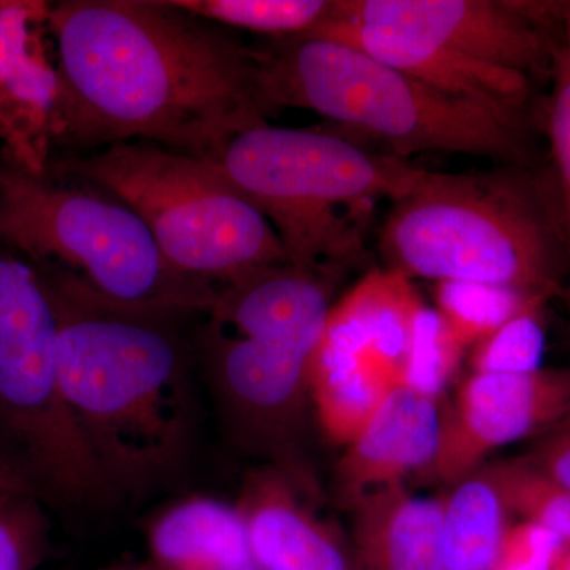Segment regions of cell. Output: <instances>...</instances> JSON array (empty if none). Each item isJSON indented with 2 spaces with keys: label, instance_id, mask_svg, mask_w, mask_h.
<instances>
[{
  "label": "cell",
  "instance_id": "1",
  "mask_svg": "<svg viewBox=\"0 0 570 570\" xmlns=\"http://www.w3.org/2000/svg\"><path fill=\"white\" fill-rule=\"evenodd\" d=\"M48 36L59 75L55 148L145 141L213 160L276 112L257 48L160 0H66Z\"/></svg>",
  "mask_w": 570,
  "mask_h": 570
},
{
  "label": "cell",
  "instance_id": "2",
  "mask_svg": "<svg viewBox=\"0 0 570 570\" xmlns=\"http://www.w3.org/2000/svg\"><path fill=\"white\" fill-rule=\"evenodd\" d=\"M32 266L55 313L62 395L94 463L119 502L170 489L197 442L194 337L208 309L118 305Z\"/></svg>",
  "mask_w": 570,
  "mask_h": 570
},
{
  "label": "cell",
  "instance_id": "3",
  "mask_svg": "<svg viewBox=\"0 0 570 570\" xmlns=\"http://www.w3.org/2000/svg\"><path fill=\"white\" fill-rule=\"evenodd\" d=\"M385 268L407 279L469 281L549 302L570 255L557 183L521 165L428 171L393 202L379 234Z\"/></svg>",
  "mask_w": 570,
  "mask_h": 570
},
{
  "label": "cell",
  "instance_id": "4",
  "mask_svg": "<svg viewBox=\"0 0 570 570\" xmlns=\"http://www.w3.org/2000/svg\"><path fill=\"white\" fill-rule=\"evenodd\" d=\"M273 111L299 108L326 129L407 160L423 153L468 154L502 165H530L523 124L438 91L341 41L292 37L257 48Z\"/></svg>",
  "mask_w": 570,
  "mask_h": 570
},
{
  "label": "cell",
  "instance_id": "5",
  "mask_svg": "<svg viewBox=\"0 0 570 570\" xmlns=\"http://www.w3.org/2000/svg\"><path fill=\"white\" fill-rule=\"evenodd\" d=\"M213 160L273 225L287 261L307 266L362 264V217L425 174L326 127L264 124L236 135Z\"/></svg>",
  "mask_w": 570,
  "mask_h": 570
},
{
  "label": "cell",
  "instance_id": "6",
  "mask_svg": "<svg viewBox=\"0 0 570 570\" xmlns=\"http://www.w3.org/2000/svg\"><path fill=\"white\" fill-rule=\"evenodd\" d=\"M0 246L118 305L200 313L219 291L176 272L129 206L51 170L0 164Z\"/></svg>",
  "mask_w": 570,
  "mask_h": 570
},
{
  "label": "cell",
  "instance_id": "7",
  "mask_svg": "<svg viewBox=\"0 0 570 570\" xmlns=\"http://www.w3.org/2000/svg\"><path fill=\"white\" fill-rule=\"evenodd\" d=\"M121 200L176 272L220 288L287 255L273 225L219 164L132 141L51 160Z\"/></svg>",
  "mask_w": 570,
  "mask_h": 570
},
{
  "label": "cell",
  "instance_id": "8",
  "mask_svg": "<svg viewBox=\"0 0 570 570\" xmlns=\"http://www.w3.org/2000/svg\"><path fill=\"white\" fill-rule=\"evenodd\" d=\"M0 456L41 502H119L71 419L56 366V318L28 261L0 246Z\"/></svg>",
  "mask_w": 570,
  "mask_h": 570
},
{
  "label": "cell",
  "instance_id": "9",
  "mask_svg": "<svg viewBox=\"0 0 570 570\" xmlns=\"http://www.w3.org/2000/svg\"><path fill=\"white\" fill-rule=\"evenodd\" d=\"M198 377L225 436L239 453L275 469L317 498L309 461L311 358L272 341L242 335L206 313L195 328Z\"/></svg>",
  "mask_w": 570,
  "mask_h": 570
},
{
  "label": "cell",
  "instance_id": "10",
  "mask_svg": "<svg viewBox=\"0 0 570 570\" xmlns=\"http://www.w3.org/2000/svg\"><path fill=\"white\" fill-rule=\"evenodd\" d=\"M569 415V370L472 373L461 385L455 404L445 409L436 459L419 478L453 485L478 471L494 450Z\"/></svg>",
  "mask_w": 570,
  "mask_h": 570
},
{
  "label": "cell",
  "instance_id": "11",
  "mask_svg": "<svg viewBox=\"0 0 570 570\" xmlns=\"http://www.w3.org/2000/svg\"><path fill=\"white\" fill-rule=\"evenodd\" d=\"M351 20L417 33L459 52L530 78L551 67L554 41L528 2L498 0H336Z\"/></svg>",
  "mask_w": 570,
  "mask_h": 570
},
{
  "label": "cell",
  "instance_id": "12",
  "mask_svg": "<svg viewBox=\"0 0 570 570\" xmlns=\"http://www.w3.org/2000/svg\"><path fill=\"white\" fill-rule=\"evenodd\" d=\"M50 9L40 0H0L3 163L39 176L50 168L58 132L59 75L47 47Z\"/></svg>",
  "mask_w": 570,
  "mask_h": 570
},
{
  "label": "cell",
  "instance_id": "13",
  "mask_svg": "<svg viewBox=\"0 0 570 570\" xmlns=\"http://www.w3.org/2000/svg\"><path fill=\"white\" fill-rule=\"evenodd\" d=\"M344 269L292 262L265 266L220 287L206 316L242 335L272 341L313 358Z\"/></svg>",
  "mask_w": 570,
  "mask_h": 570
},
{
  "label": "cell",
  "instance_id": "14",
  "mask_svg": "<svg viewBox=\"0 0 570 570\" xmlns=\"http://www.w3.org/2000/svg\"><path fill=\"white\" fill-rule=\"evenodd\" d=\"M341 41L438 91L479 105L510 122L523 124L530 78L464 58L442 45L390 26L330 17L307 33Z\"/></svg>",
  "mask_w": 570,
  "mask_h": 570
},
{
  "label": "cell",
  "instance_id": "15",
  "mask_svg": "<svg viewBox=\"0 0 570 570\" xmlns=\"http://www.w3.org/2000/svg\"><path fill=\"white\" fill-rule=\"evenodd\" d=\"M444 419L438 397L403 385L390 390L337 463V483L348 504L422 475L436 459Z\"/></svg>",
  "mask_w": 570,
  "mask_h": 570
},
{
  "label": "cell",
  "instance_id": "16",
  "mask_svg": "<svg viewBox=\"0 0 570 570\" xmlns=\"http://www.w3.org/2000/svg\"><path fill=\"white\" fill-rule=\"evenodd\" d=\"M291 480L262 466L246 475L238 508L257 570H358L354 550Z\"/></svg>",
  "mask_w": 570,
  "mask_h": 570
},
{
  "label": "cell",
  "instance_id": "17",
  "mask_svg": "<svg viewBox=\"0 0 570 570\" xmlns=\"http://www.w3.org/2000/svg\"><path fill=\"white\" fill-rule=\"evenodd\" d=\"M351 512L358 570H445L441 499L396 485L355 499Z\"/></svg>",
  "mask_w": 570,
  "mask_h": 570
},
{
  "label": "cell",
  "instance_id": "18",
  "mask_svg": "<svg viewBox=\"0 0 570 570\" xmlns=\"http://www.w3.org/2000/svg\"><path fill=\"white\" fill-rule=\"evenodd\" d=\"M422 303L411 279L374 269L333 305L322 337L365 356L397 385Z\"/></svg>",
  "mask_w": 570,
  "mask_h": 570
},
{
  "label": "cell",
  "instance_id": "19",
  "mask_svg": "<svg viewBox=\"0 0 570 570\" xmlns=\"http://www.w3.org/2000/svg\"><path fill=\"white\" fill-rule=\"evenodd\" d=\"M148 546L160 570L255 569L242 512L214 498H184L160 510Z\"/></svg>",
  "mask_w": 570,
  "mask_h": 570
},
{
  "label": "cell",
  "instance_id": "20",
  "mask_svg": "<svg viewBox=\"0 0 570 570\" xmlns=\"http://www.w3.org/2000/svg\"><path fill=\"white\" fill-rule=\"evenodd\" d=\"M314 420L330 441L347 445L395 387L377 366L322 337L311 358Z\"/></svg>",
  "mask_w": 570,
  "mask_h": 570
},
{
  "label": "cell",
  "instance_id": "21",
  "mask_svg": "<svg viewBox=\"0 0 570 570\" xmlns=\"http://www.w3.org/2000/svg\"><path fill=\"white\" fill-rule=\"evenodd\" d=\"M450 487L441 499L445 570H493L510 527L497 482L489 468H480Z\"/></svg>",
  "mask_w": 570,
  "mask_h": 570
},
{
  "label": "cell",
  "instance_id": "22",
  "mask_svg": "<svg viewBox=\"0 0 570 570\" xmlns=\"http://www.w3.org/2000/svg\"><path fill=\"white\" fill-rule=\"evenodd\" d=\"M434 307L464 348L493 335L510 318L547 299L499 285L441 281L434 283Z\"/></svg>",
  "mask_w": 570,
  "mask_h": 570
},
{
  "label": "cell",
  "instance_id": "23",
  "mask_svg": "<svg viewBox=\"0 0 570 570\" xmlns=\"http://www.w3.org/2000/svg\"><path fill=\"white\" fill-rule=\"evenodd\" d=\"M174 3L223 28L262 33L273 40L306 37L333 10L328 0H174Z\"/></svg>",
  "mask_w": 570,
  "mask_h": 570
},
{
  "label": "cell",
  "instance_id": "24",
  "mask_svg": "<svg viewBox=\"0 0 570 570\" xmlns=\"http://www.w3.org/2000/svg\"><path fill=\"white\" fill-rule=\"evenodd\" d=\"M463 352L464 347L436 307L422 303L412 324L406 360L397 385L441 400L459 370Z\"/></svg>",
  "mask_w": 570,
  "mask_h": 570
},
{
  "label": "cell",
  "instance_id": "25",
  "mask_svg": "<svg viewBox=\"0 0 570 570\" xmlns=\"http://www.w3.org/2000/svg\"><path fill=\"white\" fill-rule=\"evenodd\" d=\"M487 468L510 513L570 542V491L551 482L528 460L502 461Z\"/></svg>",
  "mask_w": 570,
  "mask_h": 570
},
{
  "label": "cell",
  "instance_id": "26",
  "mask_svg": "<svg viewBox=\"0 0 570 570\" xmlns=\"http://www.w3.org/2000/svg\"><path fill=\"white\" fill-rule=\"evenodd\" d=\"M543 306L546 303L527 307L493 335L475 344L471 355L472 373L527 374L542 370L547 341Z\"/></svg>",
  "mask_w": 570,
  "mask_h": 570
},
{
  "label": "cell",
  "instance_id": "27",
  "mask_svg": "<svg viewBox=\"0 0 570 570\" xmlns=\"http://www.w3.org/2000/svg\"><path fill=\"white\" fill-rule=\"evenodd\" d=\"M29 493H0V570H36L48 549L47 517Z\"/></svg>",
  "mask_w": 570,
  "mask_h": 570
},
{
  "label": "cell",
  "instance_id": "28",
  "mask_svg": "<svg viewBox=\"0 0 570 570\" xmlns=\"http://www.w3.org/2000/svg\"><path fill=\"white\" fill-rule=\"evenodd\" d=\"M550 73L553 86L547 127L553 156L554 183L570 243V47L562 40L554 45Z\"/></svg>",
  "mask_w": 570,
  "mask_h": 570
},
{
  "label": "cell",
  "instance_id": "29",
  "mask_svg": "<svg viewBox=\"0 0 570 570\" xmlns=\"http://www.w3.org/2000/svg\"><path fill=\"white\" fill-rule=\"evenodd\" d=\"M562 543L547 528L521 520L505 532L493 570H550Z\"/></svg>",
  "mask_w": 570,
  "mask_h": 570
},
{
  "label": "cell",
  "instance_id": "30",
  "mask_svg": "<svg viewBox=\"0 0 570 570\" xmlns=\"http://www.w3.org/2000/svg\"><path fill=\"white\" fill-rule=\"evenodd\" d=\"M528 461L551 482L570 491V426L542 442Z\"/></svg>",
  "mask_w": 570,
  "mask_h": 570
},
{
  "label": "cell",
  "instance_id": "31",
  "mask_svg": "<svg viewBox=\"0 0 570 570\" xmlns=\"http://www.w3.org/2000/svg\"><path fill=\"white\" fill-rule=\"evenodd\" d=\"M0 493L33 494L31 487L0 456ZM36 497V494H33Z\"/></svg>",
  "mask_w": 570,
  "mask_h": 570
},
{
  "label": "cell",
  "instance_id": "32",
  "mask_svg": "<svg viewBox=\"0 0 570 570\" xmlns=\"http://www.w3.org/2000/svg\"><path fill=\"white\" fill-rule=\"evenodd\" d=\"M550 10L554 24L560 26L561 40L570 47V0L568 2H550Z\"/></svg>",
  "mask_w": 570,
  "mask_h": 570
},
{
  "label": "cell",
  "instance_id": "33",
  "mask_svg": "<svg viewBox=\"0 0 570 570\" xmlns=\"http://www.w3.org/2000/svg\"><path fill=\"white\" fill-rule=\"evenodd\" d=\"M550 570H570V542L564 540Z\"/></svg>",
  "mask_w": 570,
  "mask_h": 570
},
{
  "label": "cell",
  "instance_id": "34",
  "mask_svg": "<svg viewBox=\"0 0 570 570\" xmlns=\"http://www.w3.org/2000/svg\"><path fill=\"white\" fill-rule=\"evenodd\" d=\"M561 298H564L566 305H568L570 314V285H564V291H562Z\"/></svg>",
  "mask_w": 570,
  "mask_h": 570
},
{
  "label": "cell",
  "instance_id": "35",
  "mask_svg": "<svg viewBox=\"0 0 570 570\" xmlns=\"http://www.w3.org/2000/svg\"><path fill=\"white\" fill-rule=\"evenodd\" d=\"M111 570H129V569H111Z\"/></svg>",
  "mask_w": 570,
  "mask_h": 570
},
{
  "label": "cell",
  "instance_id": "36",
  "mask_svg": "<svg viewBox=\"0 0 570 570\" xmlns=\"http://www.w3.org/2000/svg\"><path fill=\"white\" fill-rule=\"evenodd\" d=\"M568 426H570V415H569V420H568Z\"/></svg>",
  "mask_w": 570,
  "mask_h": 570
},
{
  "label": "cell",
  "instance_id": "37",
  "mask_svg": "<svg viewBox=\"0 0 570 570\" xmlns=\"http://www.w3.org/2000/svg\"><path fill=\"white\" fill-rule=\"evenodd\" d=\"M250 570H257V569H250Z\"/></svg>",
  "mask_w": 570,
  "mask_h": 570
}]
</instances>
